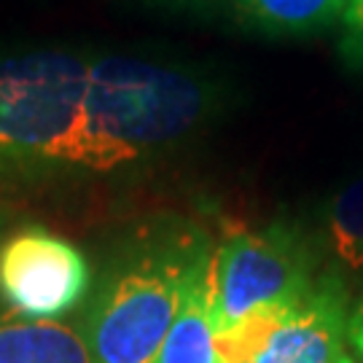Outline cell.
I'll list each match as a JSON object with an SVG mask.
<instances>
[{
  "label": "cell",
  "instance_id": "obj_11",
  "mask_svg": "<svg viewBox=\"0 0 363 363\" xmlns=\"http://www.w3.org/2000/svg\"><path fill=\"white\" fill-rule=\"evenodd\" d=\"M342 43L339 52L355 67H363V0H350L342 13Z\"/></svg>",
  "mask_w": 363,
  "mask_h": 363
},
{
  "label": "cell",
  "instance_id": "obj_2",
  "mask_svg": "<svg viewBox=\"0 0 363 363\" xmlns=\"http://www.w3.org/2000/svg\"><path fill=\"white\" fill-rule=\"evenodd\" d=\"M210 253L208 237L186 220L135 234L105 269L84 323L94 363H151Z\"/></svg>",
  "mask_w": 363,
  "mask_h": 363
},
{
  "label": "cell",
  "instance_id": "obj_14",
  "mask_svg": "<svg viewBox=\"0 0 363 363\" xmlns=\"http://www.w3.org/2000/svg\"><path fill=\"white\" fill-rule=\"evenodd\" d=\"M169 3H196V0H169Z\"/></svg>",
  "mask_w": 363,
  "mask_h": 363
},
{
  "label": "cell",
  "instance_id": "obj_6",
  "mask_svg": "<svg viewBox=\"0 0 363 363\" xmlns=\"http://www.w3.org/2000/svg\"><path fill=\"white\" fill-rule=\"evenodd\" d=\"M89 264L73 242L40 226L13 232L0 245V298L16 315L54 320L84 298Z\"/></svg>",
  "mask_w": 363,
  "mask_h": 363
},
{
  "label": "cell",
  "instance_id": "obj_13",
  "mask_svg": "<svg viewBox=\"0 0 363 363\" xmlns=\"http://www.w3.org/2000/svg\"><path fill=\"white\" fill-rule=\"evenodd\" d=\"M345 363H363V358H352V355H350V358H347Z\"/></svg>",
  "mask_w": 363,
  "mask_h": 363
},
{
  "label": "cell",
  "instance_id": "obj_10",
  "mask_svg": "<svg viewBox=\"0 0 363 363\" xmlns=\"http://www.w3.org/2000/svg\"><path fill=\"white\" fill-rule=\"evenodd\" d=\"M323 218L334 259L352 272L363 269V175L328 199Z\"/></svg>",
  "mask_w": 363,
  "mask_h": 363
},
{
  "label": "cell",
  "instance_id": "obj_12",
  "mask_svg": "<svg viewBox=\"0 0 363 363\" xmlns=\"http://www.w3.org/2000/svg\"><path fill=\"white\" fill-rule=\"evenodd\" d=\"M345 342L352 358H363V296L347 315V328H345Z\"/></svg>",
  "mask_w": 363,
  "mask_h": 363
},
{
  "label": "cell",
  "instance_id": "obj_4",
  "mask_svg": "<svg viewBox=\"0 0 363 363\" xmlns=\"http://www.w3.org/2000/svg\"><path fill=\"white\" fill-rule=\"evenodd\" d=\"M318 277L312 242L291 223L229 234L208 264L213 334L229 331L250 312L298 296Z\"/></svg>",
  "mask_w": 363,
  "mask_h": 363
},
{
  "label": "cell",
  "instance_id": "obj_5",
  "mask_svg": "<svg viewBox=\"0 0 363 363\" xmlns=\"http://www.w3.org/2000/svg\"><path fill=\"white\" fill-rule=\"evenodd\" d=\"M350 294L337 269H323L298 296L250 312L216 334L218 363H345Z\"/></svg>",
  "mask_w": 363,
  "mask_h": 363
},
{
  "label": "cell",
  "instance_id": "obj_8",
  "mask_svg": "<svg viewBox=\"0 0 363 363\" xmlns=\"http://www.w3.org/2000/svg\"><path fill=\"white\" fill-rule=\"evenodd\" d=\"M208 264L191 277L181 310L151 363H218L216 361V334L210 323Z\"/></svg>",
  "mask_w": 363,
  "mask_h": 363
},
{
  "label": "cell",
  "instance_id": "obj_7",
  "mask_svg": "<svg viewBox=\"0 0 363 363\" xmlns=\"http://www.w3.org/2000/svg\"><path fill=\"white\" fill-rule=\"evenodd\" d=\"M0 363H94L84 331L57 320H0Z\"/></svg>",
  "mask_w": 363,
  "mask_h": 363
},
{
  "label": "cell",
  "instance_id": "obj_9",
  "mask_svg": "<svg viewBox=\"0 0 363 363\" xmlns=\"http://www.w3.org/2000/svg\"><path fill=\"white\" fill-rule=\"evenodd\" d=\"M240 22L264 35H310L331 27L350 0H229Z\"/></svg>",
  "mask_w": 363,
  "mask_h": 363
},
{
  "label": "cell",
  "instance_id": "obj_3",
  "mask_svg": "<svg viewBox=\"0 0 363 363\" xmlns=\"http://www.w3.org/2000/svg\"><path fill=\"white\" fill-rule=\"evenodd\" d=\"M86 67L78 49L0 54V172L67 167Z\"/></svg>",
  "mask_w": 363,
  "mask_h": 363
},
{
  "label": "cell",
  "instance_id": "obj_1",
  "mask_svg": "<svg viewBox=\"0 0 363 363\" xmlns=\"http://www.w3.org/2000/svg\"><path fill=\"white\" fill-rule=\"evenodd\" d=\"M216 81L130 54H89L67 169L113 172L191 140L218 113Z\"/></svg>",
  "mask_w": 363,
  "mask_h": 363
}]
</instances>
